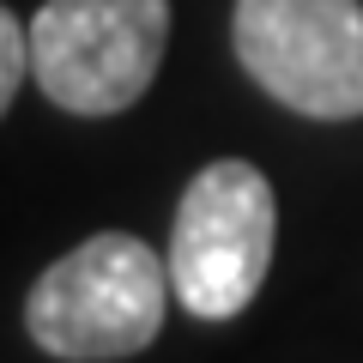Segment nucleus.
Instances as JSON below:
<instances>
[{
    "label": "nucleus",
    "mask_w": 363,
    "mask_h": 363,
    "mask_svg": "<svg viewBox=\"0 0 363 363\" xmlns=\"http://www.w3.org/2000/svg\"><path fill=\"white\" fill-rule=\"evenodd\" d=\"M230 43L272 104L315 121L363 116V0H236Z\"/></svg>",
    "instance_id": "nucleus-4"
},
{
    "label": "nucleus",
    "mask_w": 363,
    "mask_h": 363,
    "mask_svg": "<svg viewBox=\"0 0 363 363\" xmlns=\"http://www.w3.org/2000/svg\"><path fill=\"white\" fill-rule=\"evenodd\" d=\"M25 73H30V30L18 25L13 6H0V116L13 109V97H18V85H25Z\"/></svg>",
    "instance_id": "nucleus-5"
},
{
    "label": "nucleus",
    "mask_w": 363,
    "mask_h": 363,
    "mask_svg": "<svg viewBox=\"0 0 363 363\" xmlns=\"http://www.w3.org/2000/svg\"><path fill=\"white\" fill-rule=\"evenodd\" d=\"M169 297L176 291H169L164 255L128 230H104L67 248L30 285L25 327L37 351L61 363H109L152 345Z\"/></svg>",
    "instance_id": "nucleus-1"
},
{
    "label": "nucleus",
    "mask_w": 363,
    "mask_h": 363,
    "mask_svg": "<svg viewBox=\"0 0 363 363\" xmlns=\"http://www.w3.org/2000/svg\"><path fill=\"white\" fill-rule=\"evenodd\" d=\"M169 43V0H43L30 79L67 116H121L145 97Z\"/></svg>",
    "instance_id": "nucleus-3"
},
{
    "label": "nucleus",
    "mask_w": 363,
    "mask_h": 363,
    "mask_svg": "<svg viewBox=\"0 0 363 363\" xmlns=\"http://www.w3.org/2000/svg\"><path fill=\"white\" fill-rule=\"evenodd\" d=\"M272 242H279V200L272 182L242 157L206 164L176 200L169 224V291L200 321H230L267 285Z\"/></svg>",
    "instance_id": "nucleus-2"
}]
</instances>
